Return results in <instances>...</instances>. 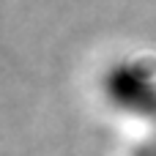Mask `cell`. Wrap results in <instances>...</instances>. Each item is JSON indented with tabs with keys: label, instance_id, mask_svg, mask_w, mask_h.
Returning a JSON list of instances; mask_svg holds the SVG:
<instances>
[{
	"label": "cell",
	"instance_id": "1",
	"mask_svg": "<svg viewBox=\"0 0 156 156\" xmlns=\"http://www.w3.org/2000/svg\"><path fill=\"white\" fill-rule=\"evenodd\" d=\"M104 101L129 118L156 126V69L140 58L115 60L99 80Z\"/></svg>",
	"mask_w": 156,
	"mask_h": 156
},
{
	"label": "cell",
	"instance_id": "2",
	"mask_svg": "<svg viewBox=\"0 0 156 156\" xmlns=\"http://www.w3.org/2000/svg\"><path fill=\"white\" fill-rule=\"evenodd\" d=\"M132 156H156V137H148L132 148Z\"/></svg>",
	"mask_w": 156,
	"mask_h": 156
}]
</instances>
